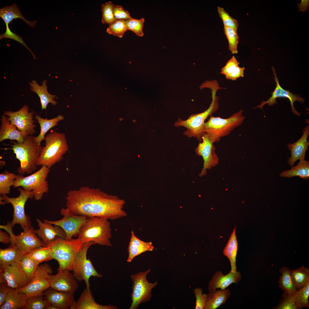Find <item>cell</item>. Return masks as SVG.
I'll list each match as a JSON object with an SVG mask.
<instances>
[{"label": "cell", "mask_w": 309, "mask_h": 309, "mask_svg": "<svg viewBox=\"0 0 309 309\" xmlns=\"http://www.w3.org/2000/svg\"><path fill=\"white\" fill-rule=\"evenodd\" d=\"M66 208L72 213L87 218L97 217L114 220L127 216L123 209L125 201L100 189L82 187L69 190Z\"/></svg>", "instance_id": "obj_1"}, {"label": "cell", "mask_w": 309, "mask_h": 309, "mask_svg": "<svg viewBox=\"0 0 309 309\" xmlns=\"http://www.w3.org/2000/svg\"><path fill=\"white\" fill-rule=\"evenodd\" d=\"M207 88L211 90L212 100L209 108L202 112L191 114L187 119L180 118L174 123L176 127L183 126L187 129L183 133L188 137H195L200 142L202 141L204 133L203 126L205 120L210 116L216 112L219 108V97L216 95L217 91L221 88L217 82L212 81L209 83Z\"/></svg>", "instance_id": "obj_2"}, {"label": "cell", "mask_w": 309, "mask_h": 309, "mask_svg": "<svg viewBox=\"0 0 309 309\" xmlns=\"http://www.w3.org/2000/svg\"><path fill=\"white\" fill-rule=\"evenodd\" d=\"M13 143V144L10 145L12 147L10 149L13 150L20 162L17 172L22 175L31 174L37 168L42 146L35 141V136H33L25 137L21 143Z\"/></svg>", "instance_id": "obj_3"}, {"label": "cell", "mask_w": 309, "mask_h": 309, "mask_svg": "<svg viewBox=\"0 0 309 309\" xmlns=\"http://www.w3.org/2000/svg\"><path fill=\"white\" fill-rule=\"evenodd\" d=\"M110 223L104 218L94 217L88 218L82 226L77 238L84 243L92 242L94 244L111 246Z\"/></svg>", "instance_id": "obj_4"}, {"label": "cell", "mask_w": 309, "mask_h": 309, "mask_svg": "<svg viewBox=\"0 0 309 309\" xmlns=\"http://www.w3.org/2000/svg\"><path fill=\"white\" fill-rule=\"evenodd\" d=\"M45 146L42 147L37 166H45L49 168L60 161L68 150L64 134L51 132L45 137Z\"/></svg>", "instance_id": "obj_5"}, {"label": "cell", "mask_w": 309, "mask_h": 309, "mask_svg": "<svg viewBox=\"0 0 309 309\" xmlns=\"http://www.w3.org/2000/svg\"><path fill=\"white\" fill-rule=\"evenodd\" d=\"M243 112L241 109L227 118L211 116L204 123V133L213 143L219 142L221 138L227 136L242 124L245 118Z\"/></svg>", "instance_id": "obj_6"}, {"label": "cell", "mask_w": 309, "mask_h": 309, "mask_svg": "<svg viewBox=\"0 0 309 309\" xmlns=\"http://www.w3.org/2000/svg\"><path fill=\"white\" fill-rule=\"evenodd\" d=\"M84 243L78 238L67 240L60 237L48 245L52 248L53 259L58 263V272L72 271L75 257Z\"/></svg>", "instance_id": "obj_7"}, {"label": "cell", "mask_w": 309, "mask_h": 309, "mask_svg": "<svg viewBox=\"0 0 309 309\" xmlns=\"http://www.w3.org/2000/svg\"><path fill=\"white\" fill-rule=\"evenodd\" d=\"M49 168L43 166L38 171L28 176L16 175L13 187H21L25 191H32L34 199L36 200H41L44 194L47 193L49 190L46 179L50 171Z\"/></svg>", "instance_id": "obj_8"}, {"label": "cell", "mask_w": 309, "mask_h": 309, "mask_svg": "<svg viewBox=\"0 0 309 309\" xmlns=\"http://www.w3.org/2000/svg\"><path fill=\"white\" fill-rule=\"evenodd\" d=\"M93 244L94 243L92 242L84 244L76 255L72 269L76 280L79 282L84 281L86 288L88 289H90L89 279L91 277L99 278L102 277L96 270L90 260L87 258L88 250Z\"/></svg>", "instance_id": "obj_9"}, {"label": "cell", "mask_w": 309, "mask_h": 309, "mask_svg": "<svg viewBox=\"0 0 309 309\" xmlns=\"http://www.w3.org/2000/svg\"><path fill=\"white\" fill-rule=\"evenodd\" d=\"M150 269L132 274L130 277L132 282V291L131 294L132 302L129 309H136L142 303L150 301L152 294V290L157 284L156 282L152 283L146 279Z\"/></svg>", "instance_id": "obj_10"}, {"label": "cell", "mask_w": 309, "mask_h": 309, "mask_svg": "<svg viewBox=\"0 0 309 309\" xmlns=\"http://www.w3.org/2000/svg\"><path fill=\"white\" fill-rule=\"evenodd\" d=\"M17 190L19 195L17 197L10 198L6 195H1L0 198L1 205L10 203L13 209V219L10 223L12 227L16 224H19L23 229L31 225L29 217L26 215L25 212V205L27 199H32L34 197L32 191H27L23 189L19 188Z\"/></svg>", "instance_id": "obj_11"}, {"label": "cell", "mask_w": 309, "mask_h": 309, "mask_svg": "<svg viewBox=\"0 0 309 309\" xmlns=\"http://www.w3.org/2000/svg\"><path fill=\"white\" fill-rule=\"evenodd\" d=\"M53 273L52 268L47 263L39 265L36 268L33 277L26 286L17 291L25 294L28 297L44 294L50 288L48 280Z\"/></svg>", "instance_id": "obj_12"}, {"label": "cell", "mask_w": 309, "mask_h": 309, "mask_svg": "<svg viewBox=\"0 0 309 309\" xmlns=\"http://www.w3.org/2000/svg\"><path fill=\"white\" fill-rule=\"evenodd\" d=\"M60 214L63 217L60 220L53 221L45 219L43 221L61 227L65 233L66 240H70L73 237L77 236L80 229L88 218L75 214L66 208H62Z\"/></svg>", "instance_id": "obj_13"}, {"label": "cell", "mask_w": 309, "mask_h": 309, "mask_svg": "<svg viewBox=\"0 0 309 309\" xmlns=\"http://www.w3.org/2000/svg\"><path fill=\"white\" fill-rule=\"evenodd\" d=\"M4 114L25 137L32 136L35 133L36 126L33 119L34 112L29 111L27 105H25L16 111H5Z\"/></svg>", "instance_id": "obj_14"}, {"label": "cell", "mask_w": 309, "mask_h": 309, "mask_svg": "<svg viewBox=\"0 0 309 309\" xmlns=\"http://www.w3.org/2000/svg\"><path fill=\"white\" fill-rule=\"evenodd\" d=\"M29 282L21 268L19 262L15 263L4 270L0 269V283H6L10 288L20 289Z\"/></svg>", "instance_id": "obj_15"}, {"label": "cell", "mask_w": 309, "mask_h": 309, "mask_svg": "<svg viewBox=\"0 0 309 309\" xmlns=\"http://www.w3.org/2000/svg\"><path fill=\"white\" fill-rule=\"evenodd\" d=\"M20 234L15 236L14 244L23 254L29 253L35 249L45 246L38 236L31 225L23 229Z\"/></svg>", "instance_id": "obj_16"}, {"label": "cell", "mask_w": 309, "mask_h": 309, "mask_svg": "<svg viewBox=\"0 0 309 309\" xmlns=\"http://www.w3.org/2000/svg\"><path fill=\"white\" fill-rule=\"evenodd\" d=\"M213 144L204 133L202 141L199 142L195 148L197 155L202 156L204 161L203 169L199 174L200 177L206 175L207 169L215 166L219 163V158L215 152V147Z\"/></svg>", "instance_id": "obj_17"}, {"label": "cell", "mask_w": 309, "mask_h": 309, "mask_svg": "<svg viewBox=\"0 0 309 309\" xmlns=\"http://www.w3.org/2000/svg\"><path fill=\"white\" fill-rule=\"evenodd\" d=\"M68 270L58 272L56 275L51 274L48 278L50 288L58 291L74 293L78 289V281L73 273Z\"/></svg>", "instance_id": "obj_18"}, {"label": "cell", "mask_w": 309, "mask_h": 309, "mask_svg": "<svg viewBox=\"0 0 309 309\" xmlns=\"http://www.w3.org/2000/svg\"><path fill=\"white\" fill-rule=\"evenodd\" d=\"M272 68L274 76V79L276 83V87L274 91L271 92L272 96L269 99L266 101H263L261 102L260 105H258L255 107L263 109V106L266 104L270 106H272L274 104H276L277 102L276 99L277 98H286L289 99L290 101L292 112L296 115L300 116L301 114L296 110L294 106L293 103L296 101L300 103H303L304 102L305 100L302 97H300L299 95L294 94L291 92L289 90H285L282 88L279 84L274 68L272 67Z\"/></svg>", "instance_id": "obj_19"}, {"label": "cell", "mask_w": 309, "mask_h": 309, "mask_svg": "<svg viewBox=\"0 0 309 309\" xmlns=\"http://www.w3.org/2000/svg\"><path fill=\"white\" fill-rule=\"evenodd\" d=\"M39 228L35 230L38 236L41 239L45 246L48 245L59 237L65 239L66 234L60 227L44 221L42 222L37 219L36 220Z\"/></svg>", "instance_id": "obj_20"}, {"label": "cell", "mask_w": 309, "mask_h": 309, "mask_svg": "<svg viewBox=\"0 0 309 309\" xmlns=\"http://www.w3.org/2000/svg\"><path fill=\"white\" fill-rule=\"evenodd\" d=\"M302 133V136L299 139L293 143L287 145L291 154L287 161L291 166H294L296 161L298 160L305 159L306 152L309 145V142L307 140L309 134V125L304 128Z\"/></svg>", "instance_id": "obj_21"}, {"label": "cell", "mask_w": 309, "mask_h": 309, "mask_svg": "<svg viewBox=\"0 0 309 309\" xmlns=\"http://www.w3.org/2000/svg\"><path fill=\"white\" fill-rule=\"evenodd\" d=\"M241 279V275L239 271L235 272L230 271L225 275L221 271H217L209 282V292L214 293L217 288L225 290L232 283L237 284Z\"/></svg>", "instance_id": "obj_22"}, {"label": "cell", "mask_w": 309, "mask_h": 309, "mask_svg": "<svg viewBox=\"0 0 309 309\" xmlns=\"http://www.w3.org/2000/svg\"><path fill=\"white\" fill-rule=\"evenodd\" d=\"M45 299L59 309H70L75 302L74 293L58 291L49 288L44 292Z\"/></svg>", "instance_id": "obj_23"}, {"label": "cell", "mask_w": 309, "mask_h": 309, "mask_svg": "<svg viewBox=\"0 0 309 309\" xmlns=\"http://www.w3.org/2000/svg\"><path fill=\"white\" fill-rule=\"evenodd\" d=\"M25 137L5 115L1 119L0 128V142L6 139L15 140L18 143L23 142Z\"/></svg>", "instance_id": "obj_24"}, {"label": "cell", "mask_w": 309, "mask_h": 309, "mask_svg": "<svg viewBox=\"0 0 309 309\" xmlns=\"http://www.w3.org/2000/svg\"><path fill=\"white\" fill-rule=\"evenodd\" d=\"M130 241L128 247V253L127 261L130 262L136 256L146 251H152L154 247L151 242H144L136 236L134 231L131 233Z\"/></svg>", "instance_id": "obj_25"}, {"label": "cell", "mask_w": 309, "mask_h": 309, "mask_svg": "<svg viewBox=\"0 0 309 309\" xmlns=\"http://www.w3.org/2000/svg\"><path fill=\"white\" fill-rule=\"evenodd\" d=\"M116 306L113 305H102L94 301L90 289L86 288L83 290L77 301L75 309H116Z\"/></svg>", "instance_id": "obj_26"}, {"label": "cell", "mask_w": 309, "mask_h": 309, "mask_svg": "<svg viewBox=\"0 0 309 309\" xmlns=\"http://www.w3.org/2000/svg\"><path fill=\"white\" fill-rule=\"evenodd\" d=\"M47 82L46 80H43L41 86H40L35 80L29 82L30 90L37 94L40 98L42 110L46 109L49 103L54 105L57 104V102L54 100L56 98V96L50 94L47 91Z\"/></svg>", "instance_id": "obj_27"}, {"label": "cell", "mask_w": 309, "mask_h": 309, "mask_svg": "<svg viewBox=\"0 0 309 309\" xmlns=\"http://www.w3.org/2000/svg\"><path fill=\"white\" fill-rule=\"evenodd\" d=\"M23 255L15 245L11 244L7 248L0 249V269L4 270L8 266L19 262Z\"/></svg>", "instance_id": "obj_28"}, {"label": "cell", "mask_w": 309, "mask_h": 309, "mask_svg": "<svg viewBox=\"0 0 309 309\" xmlns=\"http://www.w3.org/2000/svg\"><path fill=\"white\" fill-rule=\"evenodd\" d=\"M0 17L3 20L6 25H9L14 19H22L30 26L34 27L37 20L30 21L27 20L21 13L19 9L15 3L9 6H5L0 9Z\"/></svg>", "instance_id": "obj_29"}, {"label": "cell", "mask_w": 309, "mask_h": 309, "mask_svg": "<svg viewBox=\"0 0 309 309\" xmlns=\"http://www.w3.org/2000/svg\"><path fill=\"white\" fill-rule=\"evenodd\" d=\"M27 298L25 294L10 288L7 299L5 303L0 306V309H22L26 304Z\"/></svg>", "instance_id": "obj_30"}, {"label": "cell", "mask_w": 309, "mask_h": 309, "mask_svg": "<svg viewBox=\"0 0 309 309\" xmlns=\"http://www.w3.org/2000/svg\"><path fill=\"white\" fill-rule=\"evenodd\" d=\"M229 289L216 290L214 293L209 292L205 309H216L224 304L231 295Z\"/></svg>", "instance_id": "obj_31"}, {"label": "cell", "mask_w": 309, "mask_h": 309, "mask_svg": "<svg viewBox=\"0 0 309 309\" xmlns=\"http://www.w3.org/2000/svg\"><path fill=\"white\" fill-rule=\"evenodd\" d=\"M235 228L236 226L231 234L223 251L224 255L226 256L230 261L231 266L230 271L233 272H237L236 258L238 246Z\"/></svg>", "instance_id": "obj_32"}, {"label": "cell", "mask_w": 309, "mask_h": 309, "mask_svg": "<svg viewBox=\"0 0 309 309\" xmlns=\"http://www.w3.org/2000/svg\"><path fill=\"white\" fill-rule=\"evenodd\" d=\"M280 176L283 177L290 178L298 176L304 180L309 178V161L305 159L300 160L298 164L292 166L291 169L282 172Z\"/></svg>", "instance_id": "obj_33"}, {"label": "cell", "mask_w": 309, "mask_h": 309, "mask_svg": "<svg viewBox=\"0 0 309 309\" xmlns=\"http://www.w3.org/2000/svg\"><path fill=\"white\" fill-rule=\"evenodd\" d=\"M37 120L40 127V132L39 135L37 136H35V141L39 144L42 140H44L45 135L47 132L51 128L58 124V122L63 120L64 117L63 116L59 115L54 118L48 119H44L38 115L35 117Z\"/></svg>", "instance_id": "obj_34"}, {"label": "cell", "mask_w": 309, "mask_h": 309, "mask_svg": "<svg viewBox=\"0 0 309 309\" xmlns=\"http://www.w3.org/2000/svg\"><path fill=\"white\" fill-rule=\"evenodd\" d=\"M279 272L282 275L279 277V287L289 295H294L298 290L294 284L290 269L287 267L283 266L279 269Z\"/></svg>", "instance_id": "obj_35"}, {"label": "cell", "mask_w": 309, "mask_h": 309, "mask_svg": "<svg viewBox=\"0 0 309 309\" xmlns=\"http://www.w3.org/2000/svg\"><path fill=\"white\" fill-rule=\"evenodd\" d=\"M290 272L294 284L298 291L309 282V269L304 266L297 269L290 270Z\"/></svg>", "instance_id": "obj_36"}, {"label": "cell", "mask_w": 309, "mask_h": 309, "mask_svg": "<svg viewBox=\"0 0 309 309\" xmlns=\"http://www.w3.org/2000/svg\"><path fill=\"white\" fill-rule=\"evenodd\" d=\"M29 253L31 258L38 265L43 262L53 259L52 250L49 245L40 247Z\"/></svg>", "instance_id": "obj_37"}, {"label": "cell", "mask_w": 309, "mask_h": 309, "mask_svg": "<svg viewBox=\"0 0 309 309\" xmlns=\"http://www.w3.org/2000/svg\"><path fill=\"white\" fill-rule=\"evenodd\" d=\"M16 175L5 171L0 174V194L6 195L10 193L11 187L13 186Z\"/></svg>", "instance_id": "obj_38"}, {"label": "cell", "mask_w": 309, "mask_h": 309, "mask_svg": "<svg viewBox=\"0 0 309 309\" xmlns=\"http://www.w3.org/2000/svg\"><path fill=\"white\" fill-rule=\"evenodd\" d=\"M19 264L21 268L30 282L38 265L31 258L29 253L23 255Z\"/></svg>", "instance_id": "obj_39"}, {"label": "cell", "mask_w": 309, "mask_h": 309, "mask_svg": "<svg viewBox=\"0 0 309 309\" xmlns=\"http://www.w3.org/2000/svg\"><path fill=\"white\" fill-rule=\"evenodd\" d=\"M292 296L300 309L309 308V282L302 288L298 290Z\"/></svg>", "instance_id": "obj_40"}, {"label": "cell", "mask_w": 309, "mask_h": 309, "mask_svg": "<svg viewBox=\"0 0 309 309\" xmlns=\"http://www.w3.org/2000/svg\"><path fill=\"white\" fill-rule=\"evenodd\" d=\"M50 304L44 294L32 296L27 297L26 304L22 309H45Z\"/></svg>", "instance_id": "obj_41"}, {"label": "cell", "mask_w": 309, "mask_h": 309, "mask_svg": "<svg viewBox=\"0 0 309 309\" xmlns=\"http://www.w3.org/2000/svg\"><path fill=\"white\" fill-rule=\"evenodd\" d=\"M224 32L228 41L229 50L233 54L237 53V46L239 43V37L237 31L224 25Z\"/></svg>", "instance_id": "obj_42"}, {"label": "cell", "mask_w": 309, "mask_h": 309, "mask_svg": "<svg viewBox=\"0 0 309 309\" xmlns=\"http://www.w3.org/2000/svg\"><path fill=\"white\" fill-rule=\"evenodd\" d=\"M127 30L126 20H117L109 25L106 29V32L110 34L121 38Z\"/></svg>", "instance_id": "obj_43"}, {"label": "cell", "mask_w": 309, "mask_h": 309, "mask_svg": "<svg viewBox=\"0 0 309 309\" xmlns=\"http://www.w3.org/2000/svg\"><path fill=\"white\" fill-rule=\"evenodd\" d=\"M114 5L111 1L102 4L101 10L102 13V21L103 23H107L109 25L117 20L113 13Z\"/></svg>", "instance_id": "obj_44"}, {"label": "cell", "mask_w": 309, "mask_h": 309, "mask_svg": "<svg viewBox=\"0 0 309 309\" xmlns=\"http://www.w3.org/2000/svg\"><path fill=\"white\" fill-rule=\"evenodd\" d=\"M282 299L281 300L279 304L274 307V309H300L292 296L289 295L284 292L282 294Z\"/></svg>", "instance_id": "obj_45"}, {"label": "cell", "mask_w": 309, "mask_h": 309, "mask_svg": "<svg viewBox=\"0 0 309 309\" xmlns=\"http://www.w3.org/2000/svg\"><path fill=\"white\" fill-rule=\"evenodd\" d=\"M126 21L127 30L131 31L139 37L143 36L142 28L144 21V18L138 19L132 18L126 20Z\"/></svg>", "instance_id": "obj_46"}, {"label": "cell", "mask_w": 309, "mask_h": 309, "mask_svg": "<svg viewBox=\"0 0 309 309\" xmlns=\"http://www.w3.org/2000/svg\"><path fill=\"white\" fill-rule=\"evenodd\" d=\"M217 10L223 21L224 25L237 31L239 26L238 21L231 16L223 7H217Z\"/></svg>", "instance_id": "obj_47"}, {"label": "cell", "mask_w": 309, "mask_h": 309, "mask_svg": "<svg viewBox=\"0 0 309 309\" xmlns=\"http://www.w3.org/2000/svg\"><path fill=\"white\" fill-rule=\"evenodd\" d=\"M6 29L5 32L0 35V39L3 38H9L15 40L22 44L31 53L35 59H36L34 54L31 50L27 46L26 44L23 41L22 37L12 32L10 30L9 25H6Z\"/></svg>", "instance_id": "obj_48"}, {"label": "cell", "mask_w": 309, "mask_h": 309, "mask_svg": "<svg viewBox=\"0 0 309 309\" xmlns=\"http://www.w3.org/2000/svg\"><path fill=\"white\" fill-rule=\"evenodd\" d=\"M196 298L195 309H204L208 295L203 294V290L200 288H197L194 290Z\"/></svg>", "instance_id": "obj_49"}, {"label": "cell", "mask_w": 309, "mask_h": 309, "mask_svg": "<svg viewBox=\"0 0 309 309\" xmlns=\"http://www.w3.org/2000/svg\"><path fill=\"white\" fill-rule=\"evenodd\" d=\"M112 11L114 16L116 20H126L132 18L130 16L129 12L125 10L121 5H114Z\"/></svg>", "instance_id": "obj_50"}, {"label": "cell", "mask_w": 309, "mask_h": 309, "mask_svg": "<svg viewBox=\"0 0 309 309\" xmlns=\"http://www.w3.org/2000/svg\"><path fill=\"white\" fill-rule=\"evenodd\" d=\"M239 64L235 57L233 56L221 69V74L225 76L229 74L239 66Z\"/></svg>", "instance_id": "obj_51"}, {"label": "cell", "mask_w": 309, "mask_h": 309, "mask_svg": "<svg viewBox=\"0 0 309 309\" xmlns=\"http://www.w3.org/2000/svg\"><path fill=\"white\" fill-rule=\"evenodd\" d=\"M7 284L5 283L0 284V306L5 302L7 297L10 289Z\"/></svg>", "instance_id": "obj_52"}, {"label": "cell", "mask_w": 309, "mask_h": 309, "mask_svg": "<svg viewBox=\"0 0 309 309\" xmlns=\"http://www.w3.org/2000/svg\"><path fill=\"white\" fill-rule=\"evenodd\" d=\"M244 69V67L241 68L239 66L230 74L225 76V77L227 79L232 80H236L241 77H243Z\"/></svg>", "instance_id": "obj_53"}, {"label": "cell", "mask_w": 309, "mask_h": 309, "mask_svg": "<svg viewBox=\"0 0 309 309\" xmlns=\"http://www.w3.org/2000/svg\"><path fill=\"white\" fill-rule=\"evenodd\" d=\"M11 237L7 233L0 230V241L4 244H8L11 242Z\"/></svg>", "instance_id": "obj_54"}, {"label": "cell", "mask_w": 309, "mask_h": 309, "mask_svg": "<svg viewBox=\"0 0 309 309\" xmlns=\"http://www.w3.org/2000/svg\"><path fill=\"white\" fill-rule=\"evenodd\" d=\"M298 8L300 11H302L303 13L307 11L309 6V0H302L300 3H298Z\"/></svg>", "instance_id": "obj_55"}, {"label": "cell", "mask_w": 309, "mask_h": 309, "mask_svg": "<svg viewBox=\"0 0 309 309\" xmlns=\"http://www.w3.org/2000/svg\"><path fill=\"white\" fill-rule=\"evenodd\" d=\"M45 309H59V308L57 306L50 304Z\"/></svg>", "instance_id": "obj_56"}]
</instances>
